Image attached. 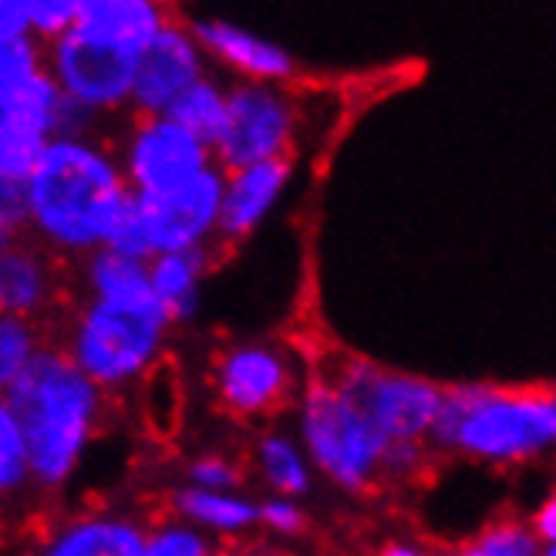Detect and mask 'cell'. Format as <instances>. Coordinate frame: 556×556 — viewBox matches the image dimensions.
Returning a JSON list of instances; mask_svg holds the SVG:
<instances>
[{
	"label": "cell",
	"mask_w": 556,
	"mask_h": 556,
	"mask_svg": "<svg viewBox=\"0 0 556 556\" xmlns=\"http://www.w3.org/2000/svg\"><path fill=\"white\" fill-rule=\"evenodd\" d=\"M210 267H213V247L186 250V253H162L149 260V287L173 327H182L200 314L203 280Z\"/></svg>",
	"instance_id": "cell-19"
},
{
	"label": "cell",
	"mask_w": 556,
	"mask_h": 556,
	"mask_svg": "<svg viewBox=\"0 0 556 556\" xmlns=\"http://www.w3.org/2000/svg\"><path fill=\"white\" fill-rule=\"evenodd\" d=\"M219 556H301V553H290V549L270 546V543H237V546H223Z\"/></svg>",
	"instance_id": "cell-38"
},
{
	"label": "cell",
	"mask_w": 556,
	"mask_h": 556,
	"mask_svg": "<svg viewBox=\"0 0 556 556\" xmlns=\"http://www.w3.org/2000/svg\"><path fill=\"white\" fill-rule=\"evenodd\" d=\"M169 516L186 522V527L206 533L223 546L247 543L256 533V500L247 493H210V489L179 485L169 493L166 503Z\"/></svg>",
	"instance_id": "cell-18"
},
{
	"label": "cell",
	"mask_w": 556,
	"mask_h": 556,
	"mask_svg": "<svg viewBox=\"0 0 556 556\" xmlns=\"http://www.w3.org/2000/svg\"><path fill=\"white\" fill-rule=\"evenodd\" d=\"M27 35V14L24 0H0V38Z\"/></svg>",
	"instance_id": "cell-37"
},
{
	"label": "cell",
	"mask_w": 556,
	"mask_h": 556,
	"mask_svg": "<svg viewBox=\"0 0 556 556\" xmlns=\"http://www.w3.org/2000/svg\"><path fill=\"white\" fill-rule=\"evenodd\" d=\"M27 189V237L61 260L102 250L128 203V186L109 136L48 139Z\"/></svg>",
	"instance_id": "cell-1"
},
{
	"label": "cell",
	"mask_w": 556,
	"mask_h": 556,
	"mask_svg": "<svg viewBox=\"0 0 556 556\" xmlns=\"http://www.w3.org/2000/svg\"><path fill=\"white\" fill-rule=\"evenodd\" d=\"M216 405L243 421L270 418L301 395L290 351L274 341H237L213 357Z\"/></svg>",
	"instance_id": "cell-9"
},
{
	"label": "cell",
	"mask_w": 556,
	"mask_h": 556,
	"mask_svg": "<svg viewBox=\"0 0 556 556\" xmlns=\"http://www.w3.org/2000/svg\"><path fill=\"white\" fill-rule=\"evenodd\" d=\"M556 399L549 388L448 384L425 445L482 466H530L553 452Z\"/></svg>",
	"instance_id": "cell-3"
},
{
	"label": "cell",
	"mask_w": 556,
	"mask_h": 556,
	"mask_svg": "<svg viewBox=\"0 0 556 556\" xmlns=\"http://www.w3.org/2000/svg\"><path fill=\"white\" fill-rule=\"evenodd\" d=\"M527 522H530L533 536H536L543 546H553V540H556V500L546 496V500L533 509V516H530Z\"/></svg>",
	"instance_id": "cell-36"
},
{
	"label": "cell",
	"mask_w": 556,
	"mask_h": 556,
	"mask_svg": "<svg viewBox=\"0 0 556 556\" xmlns=\"http://www.w3.org/2000/svg\"><path fill=\"white\" fill-rule=\"evenodd\" d=\"M253 472L267 485V496L304 500L314 493V469L301 442L283 429H264L253 442Z\"/></svg>",
	"instance_id": "cell-20"
},
{
	"label": "cell",
	"mask_w": 556,
	"mask_h": 556,
	"mask_svg": "<svg viewBox=\"0 0 556 556\" xmlns=\"http://www.w3.org/2000/svg\"><path fill=\"white\" fill-rule=\"evenodd\" d=\"M186 485L210 489V493H240L247 482V463L226 452H200L186 463Z\"/></svg>",
	"instance_id": "cell-27"
},
{
	"label": "cell",
	"mask_w": 556,
	"mask_h": 556,
	"mask_svg": "<svg viewBox=\"0 0 556 556\" xmlns=\"http://www.w3.org/2000/svg\"><path fill=\"white\" fill-rule=\"evenodd\" d=\"M14 243V237H8V233H0V253H4L8 247Z\"/></svg>",
	"instance_id": "cell-42"
},
{
	"label": "cell",
	"mask_w": 556,
	"mask_h": 556,
	"mask_svg": "<svg viewBox=\"0 0 556 556\" xmlns=\"http://www.w3.org/2000/svg\"><path fill=\"white\" fill-rule=\"evenodd\" d=\"M210 75V61L182 17H169L136 61L128 115H166L176 98Z\"/></svg>",
	"instance_id": "cell-12"
},
{
	"label": "cell",
	"mask_w": 556,
	"mask_h": 556,
	"mask_svg": "<svg viewBox=\"0 0 556 556\" xmlns=\"http://www.w3.org/2000/svg\"><path fill=\"white\" fill-rule=\"evenodd\" d=\"M540 556H556V549H553V546H543V553H540Z\"/></svg>",
	"instance_id": "cell-43"
},
{
	"label": "cell",
	"mask_w": 556,
	"mask_h": 556,
	"mask_svg": "<svg viewBox=\"0 0 556 556\" xmlns=\"http://www.w3.org/2000/svg\"><path fill=\"white\" fill-rule=\"evenodd\" d=\"M290 176H293V155L223 173L216 243H243L250 233H256L260 223L277 210Z\"/></svg>",
	"instance_id": "cell-14"
},
{
	"label": "cell",
	"mask_w": 556,
	"mask_h": 556,
	"mask_svg": "<svg viewBox=\"0 0 556 556\" xmlns=\"http://www.w3.org/2000/svg\"><path fill=\"white\" fill-rule=\"evenodd\" d=\"M260 530L274 540H298L311 530V516L304 503L298 500L264 496V500H256V533Z\"/></svg>",
	"instance_id": "cell-30"
},
{
	"label": "cell",
	"mask_w": 556,
	"mask_h": 556,
	"mask_svg": "<svg viewBox=\"0 0 556 556\" xmlns=\"http://www.w3.org/2000/svg\"><path fill=\"white\" fill-rule=\"evenodd\" d=\"M14 128V112H11V94H0V136Z\"/></svg>",
	"instance_id": "cell-40"
},
{
	"label": "cell",
	"mask_w": 556,
	"mask_h": 556,
	"mask_svg": "<svg viewBox=\"0 0 556 556\" xmlns=\"http://www.w3.org/2000/svg\"><path fill=\"white\" fill-rule=\"evenodd\" d=\"M58 102H61V91L51 81V75L48 72L35 75L27 85H21L17 91H11L14 128H24V132L38 136V139H51Z\"/></svg>",
	"instance_id": "cell-24"
},
{
	"label": "cell",
	"mask_w": 556,
	"mask_h": 556,
	"mask_svg": "<svg viewBox=\"0 0 556 556\" xmlns=\"http://www.w3.org/2000/svg\"><path fill=\"white\" fill-rule=\"evenodd\" d=\"M61 264L35 240H14L0 253V317L41 324L61 301Z\"/></svg>",
	"instance_id": "cell-15"
},
{
	"label": "cell",
	"mask_w": 556,
	"mask_h": 556,
	"mask_svg": "<svg viewBox=\"0 0 556 556\" xmlns=\"http://www.w3.org/2000/svg\"><path fill=\"white\" fill-rule=\"evenodd\" d=\"M223 200V169L213 166L200 179L166 195H132L152 256L216 247V223Z\"/></svg>",
	"instance_id": "cell-11"
},
{
	"label": "cell",
	"mask_w": 556,
	"mask_h": 556,
	"mask_svg": "<svg viewBox=\"0 0 556 556\" xmlns=\"http://www.w3.org/2000/svg\"><path fill=\"white\" fill-rule=\"evenodd\" d=\"M378 556H435V553L429 546H421V543L402 536V540H384Z\"/></svg>",
	"instance_id": "cell-39"
},
{
	"label": "cell",
	"mask_w": 556,
	"mask_h": 556,
	"mask_svg": "<svg viewBox=\"0 0 556 556\" xmlns=\"http://www.w3.org/2000/svg\"><path fill=\"white\" fill-rule=\"evenodd\" d=\"M435 455L429 452L425 442H388L381 452V466H378V482H412L421 479L432 469Z\"/></svg>",
	"instance_id": "cell-33"
},
{
	"label": "cell",
	"mask_w": 556,
	"mask_h": 556,
	"mask_svg": "<svg viewBox=\"0 0 556 556\" xmlns=\"http://www.w3.org/2000/svg\"><path fill=\"white\" fill-rule=\"evenodd\" d=\"M324 378L338 384L375 421V429L388 442H425L445 388L421 375L378 368L371 362H362V357H351Z\"/></svg>",
	"instance_id": "cell-8"
},
{
	"label": "cell",
	"mask_w": 556,
	"mask_h": 556,
	"mask_svg": "<svg viewBox=\"0 0 556 556\" xmlns=\"http://www.w3.org/2000/svg\"><path fill=\"white\" fill-rule=\"evenodd\" d=\"M24 14H27V35L41 45H51L75 27L78 0H24Z\"/></svg>",
	"instance_id": "cell-31"
},
{
	"label": "cell",
	"mask_w": 556,
	"mask_h": 556,
	"mask_svg": "<svg viewBox=\"0 0 556 556\" xmlns=\"http://www.w3.org/2000/svg\"><path fill=\"white\" fill-rule=\"evenodd\" d=\"M169 17V8L159 0H78L72 30L128 54H142Z\"/></svg>",
	"instance_id": "cell-17"
},
{
	"label": "cell",
	"mask_w": 556,
	"mask_h": 556,
	"mask_svg": "<svg viewBox=\"0 0 556 556\" xmlns=\"http://www.w3.org/2000/svg\"><path fill=\"white\" fill-rule=\"evenodd\" d=\"M105 118L94 115L91 109L78 105L75 98H64L58 102V112H54V128H51V139H91V136H102V125Z\"/></svg>",
	"instance_id": "cell-34"
},
{
	"label": "cell",
	"mask_w": 556,
	"mask_h": 556,
	"mask_svg": "<svg viewBox=\"0 0 556 556\" xmlns=\"http://www.w3.org/2000/svg\"><path fill=\"white\" fill-rule=\"evenodd\" d=\"M112 149L132 195L176 192L216 166L213 149L166 115H128Z\"/></svg>",
	"instance_id": "cell-7"
},
{
	"label": "cell",
	"mask_w": 556,
	"mask_h": 556,
	"mask_svg": "<svg viewBox=\"0 0 556 556\" xmlns=\"http://www.w3.org/2000/svg\"><path fill=\"white\" fill-rule=\"evenodd\" d=\"M45 146H48V139L30 136L24 128H11V132L0 136V179L27 182V176L38 166Z\"/></svg>",
	"instance_id": "cell-32"
},
{
	"label": "cell",
	"mask_w": 556,
	"mask_h": 556,
	"mask_svg": "<svg viewBox=\"0 0 556 556\" xmlns=\"http://www.w3.org/2000/svg\"><path fill=\"white\" fill-rule=\"evenodd\" d=\"M27 493H35V485H30L24 435L14 412L0 399V503H14Z\"/></svg>",
	"instance_id": "cell-23"
},
{
	"label": "cell",
	"mask_w": 556,
	"mask_h": 556,
	"mask_svg": "<svg viewBox=\"0 0 556 556\" xmlns=\"http://www.w3.org/2000/svg\"><path fill=\"white\" fill-rule=\"evenodd\" d=\"M48 341L41 324H30L21 317H0V399L8 388L21 378V371L30 365V357L41 351Z\"/></svg>",
	"instance_id": "cell-25"
},
{
	"label": "cell",
	"mask_w": 556,
	"mask_h": 556,
	"mask_svg": "<svg viewBox=\"0 0 556 556\" xmlns=\"http://www.w3.org/2000/svg\"><path fill=\"white\" fill-rule=\"evenodd\" d=\"M223 546L206 533L186 527V522L162 516L146 527V540L139 556H219Z\"/></svg>",
	"instance_id": "cell-26"
},
{
	"label": "cell",
	"mask_w": 556,
	"mask_h": 556,
	"mask_svg": "<svg viewBox=\"0 0 556 556\" xmlns=\"http://www.w3.org/2000/svg\"><path fill=\"white\" fill-rule=\"evenodd\" d=\"M136 61L139 54L85 38L78 30H68L64 38L45 45V72L58 91L102 118L128 112Z\"/></svg>",
	"instance_id": "cell-10"
},
{
	"label": "cell",
	"mask_w": 556,
	"mask_h": 556,
	"mask_svg": "<svg viewBox=\"0 0 556 556\" xmlns=\"http://www.w3.org/2000/svg\"><path fill=\"white\" fill-rule=\"evenodd\" d=\"M195 45L206 54L210 64L233 75V81H256V85H290L298 78V61L293 54L264 38L250 27H240L226 17H192L186 21Z\"/></svg>",
	"instance_id": "cell-13"
},
{
	"label": "cell",
	"mask_w": 556,
	"mask_h": 556,
	"mask_svg": "<svg viewBox=\"0 0 556 556\" xmlns=\"http://www.w3.org/2000/svg\"><path fill=\"white\" fill-rule=\"evenodd\" d=\"M149 522L122 509L78 513L41 540L35 556H139Z\"/></svg>",
	"instance_id": "cell-16"
},
{
	"label": "cell",
	"mask_w": 556,
	"mask_h": 556,
	"mask_svg": "<svg viewBox=\"0 0 556 556\" xmlns=\"http://www.w3.org/2000/svg\"><path fill=\"white\" fill-rule=\"evenodd\" d=\"M314 476H324L348 496L378 485V466L388 439L338 384L314 375L298 395V435Z\"/></svg>",
	"instance_id": "cell-5"
},
{
	"label": "cell",
	"mask_w": 556,
	"mask_h": 556,
	"mask_svg": "<svg viewBox=\"0 0 556 556\" xmlns=\"http://www.w3.org/2000/svg\"><path fill=\"white\" fill-rule=\"evenodd\" d=\"M448 556H482V549L476 543H463V546H455Z\"/></svg>",
	"instance_id": "cell-41"
},
{
	"label": "cell",
	"mask_w": 556,
	"mask_h": 556,
	"mask_svg": "<svg viewBox=\"0 0 556 556\" xmlns=\"http://www.w3.org/2000/svg\"><path fill=\"white\" fill-rule=\"evenodd\" d=\"M169 334L173 324L159 301L112 304L81 298L68 314L58 348L109 399L146 384L162 365Z\"/></svg>",
	"instance_id": "cell-4"
},
{
	"label": "cell",
	"mask_w": 556,
	"mask_h": 556,
	"mask_svg": "<svg viewBox=\"0 0 556 556\" xmlns=\"http://www.w3.org/2000/svg\"><path fill=\"white\" fill-rule=\"evenodd\" d=\"M45 72V45L30 35L0 38V94H11Z\"/></svg>",
	"instance_id": "cell-28"
},
{
	"label": "cell",
	"mask_w": 556,
	"mask_h": 556,
	"mask_svg": "<svg viewBox=\"0 0 556 556\" xmlns=\"http://www.w3.org/2000/svg\"><path fill=\"white\" fill-rule=\"evenodd\" d=\"M166 118H173L189 136H195L213 149L219 128L226 122V78H219L213 72L203 75L166 109Z\"/></svg>",
	"instance_id": "cell-22"
},
{
	"label": "cell",
	"mask_w": 556,
	"mask_h": 556,
	"mask_svg": "<svg viewBox=\"0 0 556 556\" xmlns=\"http://www.w3.org/2000/svg\"><path fill=\"white\" fill-rule=\"evenodd\" d=\"M4 402L21 425L30 485L38 496H58L78 476L109 399L68 362L58 341H45Z\"/></svg>",
	"instance_id": "cell-2"
},
{
	"label": "cell",
	"mask_w": 556,
	"mask_h": 556,
	"mask_svg": "<svg viewBox=\"0 0 556 556\" xmlns=\"http://www.w3.org/2000/svg\"><path fill=\"white\" fill-rule=\"evenodd\" d=\"M81 298L112 301V304H152L155 293L149 287V264L118 256L112 250H94L78 260Z\"/></svg>",
	"instance_id": "cell-21"
},
{
	"label": "cell",
	"mask_w": 556,
	"mask_h": 556,
	"mask_svg": "<svg viewBox=\"0 0 556 556\" xmlns=\"http://www.w3.org/2000/svg\"><path fill=\"white\" fill-rule=\"evenodd\" d=\"M301 128V105L283 85L226 81V122L213 142L223 173L270 159H290Z\"/></svg>",
	"instance_id": "cell-6"
},
{
	"label": "cell",
	"mask_w": 556,
	"mask_h": 556,
	"mask_svg": "<svg viewBox=\"0 0 556 556\" xmlns=\"http://www.w3.org/2000/svg\"><path fill=\"white\" fill-rule=\"evenodd\" d=\"M482 556H540L543 543L533 536L530 522L519 519V516H503L485 522L482 533L472 540Z\"/></svg>",
	"instance_id": "cell-29"
},
{
	"label": "cell",
	"mask_w": 556,
	"mask_h": 556,
	"mask_svg": "<svg viewBox=\"0 0 556 556\" xmlns=\"http://www.w3.org/2000/svg\"><path fill=\"white\" fill-rule=\"evenodd\" d=\"M27 189L24 182H11V179H0V233H8L14 240H24L27 233Z\"/></svg>",
	"instance_id": "cell-35"
}]
</instances>
